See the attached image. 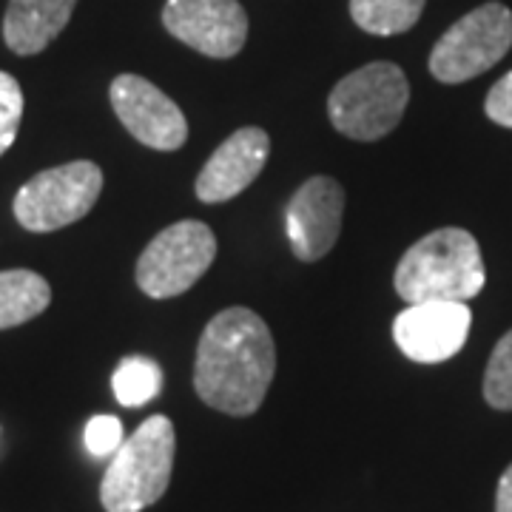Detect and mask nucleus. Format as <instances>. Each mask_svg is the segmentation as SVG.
Segmentation results:
<instances>
[{"label":"nucleus","mask_w":512,"mask_h":512,"mask_svg":"<svg viewBox=\"0 0 512 512\" xmlns=\"http://www.w3.org/2000/svg\"><path fill=\"white\" fill-rule=\"evenodd\" d=\"M484 111L493 123L512 128V72L504 74L490 89L487 100H484Z\"/></svg>","instance_id":"nucleus-20"},{"label":"nucleus","mask_w":512,"mask_h":512,"mask_svg":"<svg viewBox=\"0 0 512 512\" xmlns=\"http://www.w3.org/2000/svg\"><path fill=\"white\" fill-rule=\"evenodd\" d=\"M410 103L407 74L396 63H367L342 77L328 97V117L350 140H382L402 123Z\"/></svg>","instance_id":"nucleus-4"},{"label":"nucleus","mask_w":512,"mask_h":512,"mask_svg":"<svg viewBox=\"0 0 512 512\" xmlns=\"http://www.w3.org/2000/svg\"><path fill=\"white\" fill-rule=\"evenodd\" d=\"M163 26L180 43L214 60L237 57L248 40V12L237 0H168Z\"/></svg>","instance_id":"nucleus-9"},{"label":"nucleus","mask_w":512,"mask_h":512,"mask_svg":"<svg viewBox=\"0 0 512 512\" xmlns=\"http://www.w3.org/2000/svg\"><path fill=\"white\" fill-rule=\"evenodd\" d=\"M271 154V137L256 126L234 131L222 143L197 177V197L208 205L234 200L262 174Z\"/></svg>","instance_id":"nucleus-12"},{"label":"nucleus","mask_w":512,"mask_h":512,"mask_svg":"<svg viewBox=\"0 0 512 512\" xmlns=\"http://www.w3.org/2000/svg\"><path fill=\"white\" fill-rule=\"evenodd\" d=\"M177 433L168 416H151L111 456L100 484L106 512H143L157 504L171 484Z\"/></svg>","instance_id":"nucleus-3"},{"label":"nucleus","mask_w":512,"mask_h":512,"mask_svg":"<svg viewBox=\"0 0 512 512\" xmlns=\"http://www.w3.org/2000/svg\"><path fill=\"white\" fill-rule=\"evenodd\" d=\"M103 171L89 160L46 168L15 194V217L32 234H49L80 222L100 200Z\"/></svg>","instance_id":"nucleus-5"},{"label":"nucleus","mask_w":512,"mask_h":512,"mask_svg":"<svg viewBox=\"0 0 512 512\" xmlns=\"http://www.w3.org/2000/svg\"><path fill=\"white\" fill-rule=\"evenodd\" d=\"M473 325L467 302L407 305L393 322V339L410 362L439 365L464 348Z\"/></svg>","instance_id":"nucleus-10"},{"label":"nucleus","mask_w":512,"mask_h":512,"mask_svg":"<svg viewBox=\"0 0 512 512\" xmlns=\"http://www.w3.org/2000/svg\"><path fill=\"white\" fill-rule=\"evenodd\" d=\"M495 512H512V464L504 470L495 490Z\"/></svg>","instance_id":"nucleus-21"},{"label":"nucleus","mask_w":512,"mask_h":512,"mask_svg":"<svg viewBox=\"0 0 512 512\" xmlns=\"http://www.w3.org/2000/svg\"><path fill=\"white\" fill-rule=\"evenodd\" d=\"M276 373L271 328L248 308H225L202 330L194 390L202 402L228 416H254Z\"/></svg>","instance_id":"nucleus-1"},{"label":"nucleus","mask_w":512,"mask_h":512,"mask_svg":"<svg viewBox=\"0 0 512 512\" xmlns=\"http://www.w3.org/2000/svg\"><path fill=\"white\" fill-rule=\"evenodd\" d=\"M111 387L123 407H143L163 390V370L146 356H128L114 370Z\"/></svg>","instance_id":"nucleus-16"},{"label":"nucleus","mask_w":512,"mask_h":512,"mask_svg":"<svg viewBox=\"0 0 512 512\" xmlns=\"http://www.w3.org/2000/svg\"><path fill=\"white\" fill-rule=\"evenodd\" d=\"M123 424L117 416H94L86 424V447L97 458L114 456L123 444Z\"/></svg>","instance_id":"nucleus-19"},{"label":"nucleus","mask_w":512,"mask_h":512,"mask_svg":"<svg viewBox=\"0 0 512 512\" xmlns=\"http://www.w3.org/2000/svg\"><path fill=\"white\" fill-rule=\"evenodd\" d=\"M52 288L35 271H0V330L18 328L49 308Z\"/></svg>","instance_id":"nucleus-14"},{"label":"nucleus","mask_w":512,"mask_h":512,"mask_svg":"<svg viewBox=\"0 0 512 512\" xmlns=\"http://www.w3.org/2000/svg\"><path fill=\"white\" fill-rule=\"evenodd\" d=\"M20 117H23V92L12 74L0 72V157L15 146Z\"/></svg>","instance_id":"nucleus-18"},{"label":"nucleus","mask_w":512,"mask_h":512,"mask_svg":"<svg viewBox=\"0 0 512 512\" xmlns=\"http://www.w3.org/2000/svg\"><path fill=\"white\" fill-rule=\"evenodd\" d=\"M424 0H350V18L367 35H402L419 23Z\"/></svg>","instance_id":"nucleus-15"},{"label":"nucleus","mask_w":512,"mask_h":512,"mask_svg":"<svg viewBox=\"0 0 512 512\" xmlns=\"http://www.w3.org/2000/svg\"><path fill=\"white\" fill-rule=\"evenodd\" d=\"M77 0H9L3 40L20 57L40 55L72 20Z\"/></svg>","instance_id":"nucleus-13"},{"label":"nucleus","mask_w":512,"mask_h":512,"mask_svg":"<svg viewBox=\"0 0 512 512\" xmlns=\"http://www.w3.org/2000/svg\"><path fill=\"white\" fill-rule=\"evenodd\" d=\"M478 239L464 228H439L410 245L396 265L393 285L407 305L470 302L484 291Z\"/></svg>","instance_id":"nucleus-2"},{"label":"nucleus","mask_w":512,"mask_h":512,"mask_svg":"<svg viewBox=\"0 0 512 512\" xmlns=\"http://www.w3.org/2000/svg\"><path fill=\"white\" fill-rule=\"evenodd\" d=\"M217 256V237L200 220L168 225L146 245L137 262V285L151 299L191 291Z\"/></svg>","instance_id":"nucleus-7"},{"label":"nucleus","mask_w":512,"mask_h":512,"mask_svg":"<svg viewBox=\"0 0 512 512\" xmlns=\"http://www.w3.org/2000/svg\"><path fill=\"white\" fill-rule=\"evenodd\" d=\"M484 399L495 410H512V330L498 339L493 356L487 362Z\"/></svg>","instance_id":"nucleus-17"},{"label":"nucleus","mask_w":512,"mask_h":512,"mask_svg":"<svg viewBox=\"0 0 512 512\" xmlns=\"http://www.w3.org/2000/svg\"><path fill=\"white\" fill-rule=\"evenodd\" d=\"M345 214V188L333 177H311L288 205V239L299 262H316L336 245Z\"/></svg>","instance_id":"nucleus-11"},{"label":"nucleus","mask_w":512,"mask_h":512,"mask_svg":"<svg viewBox=\"0 0 512 512\" xmlns=\"http://www.w3.org/2000/svg\"><path fill=\"white\" fill-rule=\"evenodd\" d=\"M111 109L126 131L143 146L177 151L188 140V123L180 106L140 74H120L111 80Z\"/></svg>","instance_id":"nucleus-8"},{"label":"nucleus","mask_w":512,"mask_h":512,"mask_svg":"<svg viewBox=\"0 0 512 512\" xmlns=\"http://www.w3.org/2000/svg\"><path fill=\"white\" fill-rule=\"evenodd\" d=\"M512 46V12L504 3H484L456 20L430 52V74L447 83H467L490 72Z\"/></svg>","instance_id":"nucleus-6"}]
</instances>
